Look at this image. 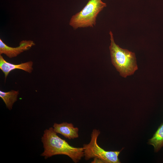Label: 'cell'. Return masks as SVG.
<instances>
[{
  "mask_svg": "<svg viewBox=\"0 0 163 163\" xmlns=\"http://www.w3.org/2000/svg\"><path fill=\"white\" fill-rule=\"evenodd\" d=\"M148 143L153 146L155 152H158L163 147V123L149 140Z\"/></svg>",
  "mask_w": 163,
  "mask_h": 163,
  "instance_id": "ba28073f",
  "label": "cell"
},
{
  "mask_svg": "<svg viewBox=\"0 0 163 163\" xmlns=\"http://www.w3.org/2000/svg\"><path fill=\"white\" fill-rule=\"evenodd\" d=\"M109 34L111 40L109 49L112 63L122 77L133 75L138 69L135 53L120 48L115 43L111 31Z\"/></svg>",
  "mask_w": 163,
  "mask_h": 163,
  "instance_id": "7a4b0ae2",
  "label": "cell"
},
{
  "mask_svg": "<svg viewBox=\"0 0 163 163\" xmlns=\"http://www.w3.org/2000/svg\"><path fill=\"white\" fill-rule=\"evenodd\" d=\"M53 128L54 131L57 133H59L69 139L78 138V128L74 127L71 123L63 122L60 123H55Z\"/></svg>",
  "mask_w": 163,
  "mask_h": 163,
  "instance_id": "52a82bcc",
  "label": "cell"
},
{
  "mask_svg": "<svg viewBox=\"0 0 163 163\" xmlns=\"http://www.w3.org/2000/svg\"><path fill=\"white\" fill-rule=\"evenodd\" d=\"M41 141L44 151L41 155L45 159L56 155H63L68 156L76 163L84 156L83 147H75L70 145L57 135L53 127L44 131Z\"/></svg>",
  "mask_w": 163,
  "mask_h": 163,
  "instance_id": "6da1fadb",
  "label": "cell"
},
{
  "mask_svg": "<svg viewBox=\"0 0 163 163\" xmlns=\"http://www.w3.org/2000/svg\"><path fill=\"white\" fill-rule=\"evenodd\" d=\"M33 62L31 61L14 64L6 61L3 56L0 55V69L4 74L6 78L9 73L12 71L16 69H19L29 73L33 70Z\"/></svg>",
  "mask_w": 163,
  "mask_h": 163,
  "instance_id": "8992f818",
  "label": "cell"
},
{
  "mask_svg": "<svg viewBox=\"0 0 163 163\" xmlns=\"http://www.w3.org/2000/svg\"><path fill=\"white\" fill-rule=\"evenodd\" d=\"M91 163H105V162L102 159L98 158H94V160L91 161Z\"/></svg>",
  "mask_w": 163,
  "mask_h": 163,
  "instance_id": "30bf717a",
  "label": "cell"
},
{
  "mask_svg": "<svg viewBox=\"0 0 163 163\" xmlns=\"http://www.w3.org/2000/svg\"><path fill=\"white\" fill-rule=\"evenodd\" d=\"M106 6V4L101 0H89L80 11L72 16L69 25L75 29L93 27L98 14Z\"/></svg>",
  "mask_w": 163,
  "mask_h": 163,
  "instance_id": "3957f363",
  "label": "cell"
},
{
  "mask_svg": "<svg viewBox=\"0 0 163 163\" xmlns=\"http://www.w3.org/2000/svg\"><path fill=\"white\" fill-rule=\"evenodd\" d=\"M100 131L94 129L91 134V139L88 144L83 145L84 156L85 160L93 158H98L103 160L105 163H120L119 155L121 151H106L100 147L97 143V139Z\"/></svg>",
  "mask_w": 163,
  "mask_h": 163,
  "instance_id": "277c9868",
  "label": "cell"
},
{
  "mask_svg": "<svg viewBox=\"0 0 163 163\" xmlns=\"http://www.w3.org/2000/svg\"><path fill=\"white\" fill-rule=\"evenodd\" d=\"M19 91L14 90L5 92L0 91V97L9 110L12 109L14 103L17 101Z\"/></svg>",
  "mask_w": 163,
  "mask_h": 163,
  "instance_id": "9c48e42d",
  "label": "cell"
},
{
  "mask_svg": "<svg viewBox=\"0 0 163 163\" xmlns=\"http://www.w3.org/2000/svg\"><path fill=\"white\" fill-rule=\"evenodd\" d=\"M35 45L32 40H23L20 43L19 46L12 47L8 46L0 39V54H4L10 58H14Z\"/></svg>",
  "mask_w": 163,
  "mask_h": 163,
  "instance_id": "5b68a950",
  "label": "cell"
}]
</instances>
